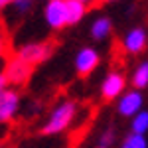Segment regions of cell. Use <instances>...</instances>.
Segmentation results:
<instances>
[{"label":"cell","mask_w":148,"mask_h":148,"mask_svg":"<svg viewBox=\"0 0 148 148\" xmlns=\"http://www.w3.org/2000/svg\"><path fill=\"white\" fill-rule=\"evenodd\" d=\"M73 114H75V103L73 101H65V103H61V105H57L42 132H44V134H56V132H61V130L71 123Z\"/></svg>","instance_id":"obj_1"},{"label":"cell","mask_w":148,"mask_h":148,"mask_svg":"<svg viewBox=\"0 0 148 148\" xmlns=\"http://www.w3.org/2000/svg\"><path fill=\"white\" fill-rule=\"evenodd\" d=\"M30 73H32V65L18 56L12 57L10 61H8V65H6V69H4L6 81L12 83V85H22V83H26L28 77H30Z\"/></svg>","instance_id":"obj_2"},{"label":"cell","mask_w":148,"mask_h":148,"mask_svg":"<svg viewBox=\"0 0 148 148\" xmlns=\"http://www.w3.org/2000/svg\"><path fill=\"white\" fill-rule=\"evenodd\" d=\"M46 22L51 28H63L67 26V6H65V0H51L46 6Z\"/></svg>","instance_id":"obj_3"},{"label":"cell","mask_w":148,"mask_h":148,"mask_svg":"<svg viewBox=\"0 0 148 148\" xmlns=\"http://www.w3.org/2000/svg\"><path fill=\"white\" fill-rule=\"evenodd\" d=\"M49 53H51V44H28V46L20 47L16 56L28 61L30 65H36L40 61H44Z\"/></svg>","instance_id":"obj_4"},{"label":"cell","mask_w":148,"mask_h":148,"mask_svg":"<svg viewBox=\"0 0 148 148\" xmlns=\"http://www.w3.org/2000/svg\"><path fill=\"white\" fill-rule=\"evenodd\" d=\"M18 111V93L4 89L0 93V123H8Z\"/></svg>","instance_id":"obj_5"},{"label":"cell","mask_w":148,"mask_h":148,"mask_svg":"<svg viewBox=\"0 0 148 148\" xmlns=\"http://www.w3.org/2000/svg\"><path fill=\"white\" fill-rule=\"evenodd\" d=\"M97 63H99V56H97L95 49H89V47L81 49L75 57V67H77V73L81 77H87L93 69L97 67Z\"/></svg>","instance_id":"obj_6"},{"label":"cell","mask_w":148,"mask_h":148,"mask_svg":"<svg viewBox=\"0 0 148 148\" xmlns=\"http://www.w3.org/2000/svg\"><path fill=\"white\" fill-rule=\"evenodd\" d=\"M125 89V77L121 75V73H109L107 75V79L103 81V97L107 99V101H111L114 99L119 93Z\"/></svg>","instance_id":"obj_7"},{"label":"cell","mask_w":148,"mask_h":148,"mask_svg":"<svg viewBox=\"0 0 148 148\" xmlns=\"http://www.w3.org/2000/svg\"><path fill=\"white\" fill-rule=\"evenodd\" d=\"M140 107H142V97L136 91H132V93H126L125 97L121 99V103H119V113L125 114V116H130V114L138 113Z\"/></svg>","instance_id":"obj_8"},{"label":"cell","mask_w":148,"mask_h":148,"mask_svg":"<svg viewBox=\"0 0 148 148\" xmlns=\"http://www.w3.org/2000/svg\"><path fill=\"white\" fill-rule=\"evenodd\" d=\"M146 46V34H144V30H132L130 34L125 38V49L126 51H130V53H138V51H142Z\"/></svg>","instance_id":"obj_9"},{"label":"cell","mask_w":148,"mask_h":148,"mask_svg":"<svg viewBox=\"0 0 148 148\" xmlns=\"http://www.w3.org/2000/svg\"><path fill=\"white\" fill-rule=\"evenodd\" d=\"M67 6V24H77L85 14V4L79 0H65Z\"/></svg>","instance_id":"obj_10"},{"label":"cell","mask_w":148,"mask_h":148,"mask_svg":"<svg viewBox=\"0 0 148 148\" xmlns=\"http://www.w3.org/2000/svg\"><path fill=\"white\" fill-rule=\"evenodd\" d=\"M109 32H111V22H109L107 18H99L91 28V34H93L95 40H103Z\"/></svg>","instance_id":"obj_11"},{"label":"cell","mask_w":148,"mask_h":148,"mask_svg":"<svg viewBox=\"0 0 148 148\" xmlns=\"http://www.w3.org/2000/svg\"><path fill=\"white\" fill-rule=\"evenodd\" d=\"M132 83H134L136 89H142V87H146V85H148V61H146V63H142V65L136 69Z\"/></svg>","instance_id":"obj_12"},{"label":"cell","mask_w":148,"mask_h":148,"mask_svg":"<svg viewBox=\"0 0 148 148\" xmlns=\"http://www.w3.org/2000/svg\"><path fill=\"white\" fill-rule=\"evenodd\" d=\"M132 130L134 134H144L148 130V113H138L132 121Z\"/></svg>","instance_id":"obj_13"},{"label":"cell","mask_w":148,"mask_h":148,"mask_svg":"<svg viewBox=\"0 0 148 148\" xmlns=\"http://www.w3.org/2000/svg\"><path fill=\"white\" fill-rule=\"evenodd\" d=\"M123 148H146V140H144L142 134H130L125 140Z\"/></svg>","instance_id":"obj_14"},{"label":"cell","mask_w":148,"mask_h":148,"mask_svg":"<svg viewBox=\"0 0 148 148\" xmlns=\"http://www.w3.org/2000/svg\"><path fill=\"white\" fill-rule=\"evenodd\" d=\"M113 130H107V132H105V134H103L101 136V142H99V148H109V144H111V142H113Z\"/></svg>","instance_id":"obj_15"},{"label":"cell","mask_w":148,"mask_h":148,"mask_svg":"<svg viewBox=\"0 0 148 148\" xmlns=\"http://www.w3.org/2000/svg\"><path fill=\"white\" fill-rule=\"evenodd\" d=\"M12 6L18 12H26V10H30V0H16Z\"/></svg>","instance_id":"obj_16"},{"label":"cell","mask_w":148,"mask_h":148,"mask_svg":"<svg viewBox=\"0 0 148 148\" xmlns=\"http://www.w3.org/2000/svg\"><path fill=\"white\" fill-rule=\"evenodd\" d=\"M6 83H8V81H6V75H4V73H0V93L6 89Z\"/></svg>","instance_id":"obj_17"},{"label":"cell","mask_w":148,"mask_h":148,"mask_svg":"<svg viewBox=\"0 0 148 148\" xmlns=\"http://www.w3.org/2000/svg\"><path fill=\"white\" fill-rule=\"evenodd\" d=\"M16 0H0V8H4V6H8V4H14Z\"/></svg>","instance_id":"obj_18"},{"label":"cell","mask_w":148,"mask_h":148,"mask_svg":"<svg viewBox=\"0 0 148 148\" xmlns=\"http://www.w3.org/2000/svg\"><path fill=\"white\" fill-rule=\"evenodd\" d=\"M79 2H83V4H97V0H79Z\"/></svg>","instance_id":"obj_19"},{"label":"cell","mask_w":148,"mask_h":148,"mask_svg":"<svg viewBox=\"0 0 148 148\" xmlns=\"http://www.w3.org/2000/svg\"><path fill=\"white\" fill-rule=\"evenodd\" d=\"M4 51V40H2V36H0V53Z\"/></svg>","instance_id":"obj_20"},{"label":"cell","mask_w":148,"mask_h":148,"mask_svg":"<svg viewBox=\"0 0 148 148\" xmlns=\"http://www.w3.org/2000/svg\"><path fill=\"white\" fill-rule=\"evenodd\" d=\"M109 2H111V0H109Z\"/></svg>","instance_id":"obj_21"}]
</instances>
